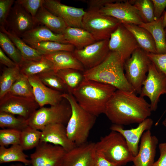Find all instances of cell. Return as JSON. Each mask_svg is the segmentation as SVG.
<instances>
[{"label": "cell", "mask_w": 166, "mask_h": 166, "mask_svg": "<svg viewBox=\"0 0 166 166\" xmlns=\"http://www.w3.org/2000/svg\"><path fill=\"white\" fill-rule=\"evenodd\" d=\"M150 104L135 92L117 89L108 101L105 114L114 124L138 123L151 114Z\"/></svg>", "instance_id": "1"}, {"label": "cell", "mask_w": 166, "mask_h": 166, "mask_svg": "<svg viewBox=\"0 0 166 166\" xmlns=\"http://www.w3.org/2000/svg\"><path fill=\"white\" fill-rule=\"evenodd\" d=\"M116 90L111 85L84 79L72 94L82 108L97 117L105 113L107 104Z\"/></svg>", "instance_id": "2"}, {"label": "cell", "mask_w": 166, "mask_h": 166, "mask_svg": "<svg viewBox=\"0 0 166 166\" xmlns=\"http://www.w3.org/2000/svg\"><path fill=\"white\" fill-rule=\"evenodd\" d=\"M124 63L118 54L110 51L101 63L85 70L84 79L108 84L117 89L135 92L126 77Z\"/></svg>", "instance_id": "3"}, {"label": "cell", "mask_w": 166, "mask_h": 166, "mask_svg": "<svg viewBox=\"0 0 166 166\" xmlns=\"http://www.w3.org/2000/svg\"><path fill=\"white\" fill-rule=\"evenodd\" d=\"M61 96L67 101L71 109V115L66 126L68 137L76 146L83 144L87 142L96 117L82 108L72 94L63 93Z\"/></svg>", "instance_id": "4"}, {"label": "cell", "mask_w": 166, "mask_h": 166, "mask_svg": "<svg viewBox=\"0 0 166 166\" xmlns=\"http://www.w3.org/2000/svg\"><path fill=\"white\" fill-rule=\"evenodd\" d=\"M96 151L111 162L117 166H125L132 162L134 156L126 140L119 132L113 131L101 137L95 143Z\"/></svg>", "instance_id": "5"}, {"label": "cell", "mask_w": 166, "mask_h": 166, "mask_svg": "<svg viewBox=\"0 0 166 166\" xmlns=\"http://www.w3.org/2000/svg\"><path fill=\"white\" fill-rule=\"evenodd\" d=\"M71 114L70 104L64 98L59 104L49 107H42L37 110L27 120L28 125L42 131L50 124H67Z\"/></svg>", "instance_id": "6"}, {"label": "cell", "mask_w": 166, "mask_h": 166, "mask_svg": "<svg viewBox=\"0 0 166 166\" xmlns=\"http://www.w3.org/2000/svg\"><path fill=\"white\" fill-rule=\"evenodd\" d=\"M121 24L118 20L101 13L99 9H88L82 20V27L96 41L109 39L111 34Z\"/></svg>", "instance_id": "7"}, {"label": "cell", "mask_w": 166, "mask_h": 166, "mask_svg": "<svg viewBox=\"0 0 166 166\" xmlns=\"http://www.w3.org/2000/svg\"><path fill=\"white\" fill-rule=\"evenodd\" d=\"M151 62L147 53L140 47L134 50L124 62L126 77L136 93H140Z\"/></svg>", "instance_id": "8"}, {"label": "cell", "mask_w": 166, "mask_h": 166, "mask_svg": "<svg viewBox=\"0 0 166 166\" xmlns=\"http://www.w3.org/2000/svg\"><path fill=\"white\" fill-rule=\"evenodd\" d=\"M164 94H166V76L151 62L140 96L149 98L151 111H155L157 109L160 96Z\"/></svg>", "instance_id": "9"}, {"label": "cell", "mask_w": 166, "mask_h": 166, "mask_svg": "<svg viewBox=\"0 0 166 166\" xmlns=\"http://www.w3.org/2000/svg\"><path fill=\"white\" fill-rule=\"evenodd\" d=\"M108 46L109 51L118 54L124 63L140 47L133 34L122 24L111 34Z\"/></svg>", "instance_id": "10"}, {"label": "cell", "mask_w": 166, "mask_h": 166, "mask_svg": "<svg viewBox=\"0 0 166 166\" xmlns=\"http://www.w3.org/2000/svg\"><path fill=\"white\" fill-rule=\"evenodd\" d=\"M99 10L104 15L116 19L123 24L140 26L143 23L138 10L129 0H117L106 5Z\"/></svg>", "instance_id": "11"}, {"label": "cell", "mask_w": 166, "mask_h": 166, "mask_svg": "<svg viewBox=\"0 0 166 166\" xmlns=\"http://www.w3.org/2000/svg\"><path fill=\"white\" fill-rule=\"evenodd\" d=\"M109 39L97 41L83 49H75L73 52L85 69L93 68L101 63L110 51Z\"/></svg>", "instance_id": "12"}, {"label": "cell", "mask_w": 166, "mask_h": 166, "mask_svg": "<svg viewBox=\"0 0 166 166\" xmlns=\"http://www.w3.org/2000/svg\"><path fill=\"white\" fill-rule=\"evenodd\" d=\"M66 152L60 146L40 142L30 155V166H61Z\"/></svg>", "instance_id": "13"}, {"label": "cell", "mask_w": 166, "mask_h": 166, "mask_svg": "<svg viewBox=\"0 0 166 166\" xmlns=\"http://www.w3.org/2000/svg\"><path fill=\"white\" fill-rule=\"evenodd\" d=\"M0 100V112L17 115L26 120L40 107L33 98L7 94Z\"/></svg>", "instance_id": "14"}, {"label": "cell", "mask_w": 166, "mask_h": 166, "mask_svg": "<svg viewBox=\"0 0 166 166\" xmlns=\"http://www.w3.org/2000/svg\"><path fill=\"white\" fill-rule=\"evenodd\" d=\"M43 6L61 18L67 26L82 28V20L86 12L83 8L67 6L58 0H44Z\"/></svg>", "instance_id": "15"}, {"label": "cell", "mask_w": 166, "mask_h": 166, "mask_svg": "<svg viewBox=\"0 0 166 166\" xmlns=\"http://www.w3.org/2000/svg\"><path fill=\"white\" fill-rule=\"evenodd\" d=\"M36 26L32 16L15 1L7 18L6 29L21 38Z\"/></svg>", "instance_id": "16"}, {"label": "cell", "mask_w": 166, "mask_h": 166, "mask_svg": "<svg viewBox=\"0 0 166 166\" xmlns=\"http://www.w3.org/2000/svg\"><path fill=\"white\" fill-rule=\"evenodd\" d=\"M95 143H86L76 146L66 152L61 166H94Z\"/></svg>", "instance_id": "17"}, {"label": "cell", "mask_w": 166, "mask_h": 166, "mask_svg": "<svg viewBox=\"0 0 166 166\" xmlns=\"http://www.w3.org/2000/svg\"><path fill=\"white\" fill-rule=\"evenodd\" d=\"M153 124V120L148 117L139 124L138 126L134 128L124 129L122 125L113 124L110 129L122 135L130 151L134 157L138 153L139 143L142 135L146 131L150 130Z\"/></svg>", "instance_id": "18"}, {"label": "cell", "mask_w": 166, "mask_h": 166, "mask_svg": "<svg viewBox=\"0 0 166 166\" xmlns=\"http://www.w3.org/2000/svg\"><path fill=\"white\" fill-rule=\"evenodd\" d=\"M158 140L150 130L144 132L141 138L137 154L134 157V166H152L154 162Z\"/></svg>", "instance_id": "19"}, {"label": "cell", "mask_w": 166, "mask_h": 166, "mask_svg": "<svg viewBox=\"0 0 166 166\" xmlns=\"http://www.w3.org/2000/svg\"><path fill=\"white\" fill-rule=\"evenodd\" d=\"M41 131V142L60 146L66 152L71 150L76 146L68 138L66 127L62 124H48Z\"/></svg>", "instance_id": "20"}, {"label": "cell", "mask_w": 166, "mask_h": 166, "mask_svg": "<svg viewBox=\"0 0 166 166\" xmlns=\"http://www.w3.org/2000/svg\"><path fill=\"white\" fill-rule=\"evenodd\" d=\"M28 77L32 87L34 99L40 108L46 105H56L63 99V93L46 86L37 75Z\"/></svg>", "instance_id": "21"}, {"label": "cell", "mask_w": 166, "mask_h": 166, "mask_svg": "<svg viewBox=\"0 0 166 166\" xmlns=\"http://www.w3.org/2000/svg\"><path fill=\"white\" fill-rule=\"evenodd\" d=\"M21 38L27 44L48 41L67 44L62 34L55 33L40 25L26 32Z\"/></svg>", "instance_id": "22"}, {"label": "cell", "mask_w": 166, "mask_h": 166, "mask_svg": "<svg viewBox=\"0 0 166 166\" xmlns=\"http://www.w3.org/2000/svg\"><path fill=\"white\" fill-rule=\"evenodd\" d=\"M53 64L54 71L64 69H73L84 71L85 68L76 58L73 52L60 51L43 55Z\"/></svg>", "instance_id": "23"}, {"label": "cell", "mask_w": 166, "mask_h": 166, "mask_svg": "<svg viewBox=\"0 0 166 166\" xmlns=\"http://www.w3.org/2000/svg\"><path fill=\"white\" fill-rule=\"evenodd\" d=\"M62 34L66 43L81 49L96 41L93 35L81 28L67 26Z\"/></svg>", "instance_id": "24"}, {"label": "cell", "mask_w": 166, "mask_h": 166, "mask_svg": "<svg viewBox=\"0 0 166 166\" xmlns=\"http://www.w3.org/2000/svg\"><path fill=\"white\" fill-rule=\"evenodd\" d=\"M34 19L37 25L45 26L57 34H62L67 27L61 18L50 12L43 6L39 9Z\"/></svg>", "instance_id": "25"}, {"label": "cell", "mask_w": 166, "mask_h": 166, "mask_svg": "<svg viewBox=\"0 0 166 166\" xmlns=\"http://www.w3.org/2000/svg\"><path fill=\"white\" fill-rule=\"evenodd\" d=\"M123 25L133 34L140 48L147 53H157L155 42L148 31L134 24Z\"/></svg>", "instance_id": "26"}, {"label": "cell", "mask_w": 166, "mask_h": 166, "mask_svg": "<svg viewBox=\"0 0 166 166\" xmlns=\"http://www.w3.org/2000/svg\"><path fill=\"white\" fill-rule=\"evenodd\" d=\"M163 15L151 22L143 23L139 26L145 28L151 34L155 42L157 53H166V40Z\"/></svg>", "instance_id": "27"}, {"label": "cell", "mask_w": 166, "mask_h": 166, "mask_svg": "<svg viewBox=\"0 0 166 166\" xmlns=\"http://www.w3.org/2000/svg\"><path fill=\"white\" fill-rule=\"evenodd\" d=\"M0 31L6 34L21 52L24 61L39 60L43 55L38 50L26 43L20 37L3 26H0Z\"/></svg>", "instance_id": "28"}, {"label": "cell", "mask_w": 166, "mask_h": 166, "mask_svg": "<svg viewBox=\"0 0 166 166\" xmlns=\"http://www.w3.org/2000/svg\"><path fill=\"white\" fill-rule=\"evenodd\" d=\"M19 66L21 74L27 77L45 72L54 70L53 64L44 55L39 60L24 61Z\"/></svg>", "instance_id": "29"}, {"label": "cell", "mask_w": 166, "mask_h": 166, "mask_svg": "<svg viewBox=\"0 0 166 166\" xmlns=\"http://www.w3.org/2000/svg\"><path fill=\"white\" fill-rule=\"evenodd\" d=\"M23 149L19 144L12 145L8 148L0 147V163L19 162L26 165H30V160L23 152Z\"/></svg>", "instance_id": "30"}, {"label": "cell", "mask_w": 166, "mask_h": 166, "mask_svg": "<svg viewBox=\"0 0 166 166\" xmlns=\"http://www.w3.org/2000/svg\"><path fill=\"white\" fill-rule=\"evenodd\" d=\"M21 73L18 65L13 68H5L0 77V99L9 92Z\"/></svg>", "instance_id": "31"}, {"label": "cell", "mask_w": 166, "mask_h": 166, "mask_svg": "<svg viewBox=\"0 0 166 166\" xmlns=\"http://www.w3.org/2000/svg\"><path fill=\"white\" fill-rule=\"evenodd\" d=\"M81 72L68 69H60L56 72L66 86L68 93L72 94L84 79L83 73Z\"/></svg>", "instance_id": "32"}, {"label": "cell", "mask_w": 166, "mask_h": 166, "mask_svg": "<svg viewBox=\"0 0 166 166\" xmlns=\"http://www.w3.org/2000/svg\"><path fill=\"white\" fill-rule=\"evenodd\" d=\"M41 131L28 125L20 133V145L24 150L36 147L40 142Z\"/></svg>", "instance_id": "33"}, {"label": "cell", "mask_w": 166, "mask_h": 166, "mask_svg": "<svg viewBox=\"0 0 166 166\" xmlns=\"http://www.w3.org/2000/svg\"><path fill=\"white\" fill-rule=\"evenodd\" d=\"M27 44L43 55L62 51L73 52L75 49L72 45L51 41Z\"/></svg>", "instance_id": "34"}, {"label": "cell", "mask_w": 166, "mask_h": 166, "mask_svg": "<svg viewBox=\"0 0 166 166\" xmlns=\"http://www.w3.org/2000/svg\"><path fill=\"white\" fill-rule=\"evenodd\" d=\"M36 75L48 87L62 93H68L66 86L54 70L45 72Z\"/></svg>", "instance_id": "35"}, {"label": "cell", "mask_w": 166, "mask_h": 166, "mask_svg": "<svg viewBox=\"0 0 166 166\" xmlns=\"http://www.w3.org/2000/svg\"><path fill=\"white\" fill-rule=\"evenodd\" d=\"M0 45L10 58L19 66L24 61L19 50L5 33L0 31Z\"/></svg>", "instance_id": "36"}, {"label": "cell", "mask_w": 166, "mask_h": 166, "mask_svg": "<svg viewBox=\"0 0 166 166\" xmlns=\"http://www.w3.org/2000/svg\"><path fill=\"white\" fill-rule=\"evenodd\" d=\"M27 120L21 117L17 118L14 115L0 112V127L21 132L28 125Z\"/></svg>", "instance_id": "37"}, {"label": "cell", "mask_w": 166, "mask_h": 166, "mask_svg": "<svg viewBox=\"0 0 166 166\" xmlns=\"http://www.w3.org/2000/svg\"><path fill=\"white\" fill-rule=\"evenodd\" d=\"M7 94L34 99L32 87L28 77L22 74L14 83Z\"/></svg>", "instance_id": "38"}, {"label": "cell", "mask_w": 166, "mask_h": 166, "mask_svg": "<svg viewBox=\"0 0 166 166\" xmlns=\"http://www.w3.org/2000/svg\"><path fill=\"white\" fill-rule=\"evenodd\" d=\"M138 10L143 23H148L156 20L151 0H129Z\"/></svg>", "instance_id": "39"}, {"label": "cell", "mask_w": 166, "mask_h": 166, "mask_svg": "<svg viewBox=\"0 0 166 166\" xmlns=\"http://www.w3.org/2000/svg\"><path fill=\"white\" fill-rule=\"evenodd\" d=\"M19 131L12 129H5L0 130V145L7 146L10 145L20 144Z\"/></svg>", "instance_id": "40"}, {"label": "cell", "mask_w": 166, "mask_h": 166, "mask_svg": "<svg viewBox=\"0 0 166 166\" xmlns=\"http://www.w3.org/2000/svg\"><path fill=\"white\" fill-rule=\"evenodd\" d=\"M15 2L21 6L34 19L39 9L43 6L44 0H17Z\"/></svg>", "instance_id": "41"}, {"label": "cell", "mask_w": 166, "mask_h": 166, "mask_svg": "<svg viewBox=\"0 0 166 166\" xmlns=\"http://www.w3.org/2000/svg\"><path fill=\"white\" fill-rule=\"evenodd\" d=\"M15 2L14 0H0V26L6 27L7 18Z\"/></svg>", "instance_id": "42"}, {"label": "cell", "mask_w": 166, "mask_h": 166, "mask_svg": "<svg viewBox=\"0 0 166 166\" xmlns=\"http://www.w3.org/2000/svg\"><path fill=\"white\" fill-rule=\"evenodd\" d=\"M147 54L157 69L166 76V53H147Z\"/></svg>", "instance_id": "43"}, {"label": "cell", "mask_w": 166, "mask_h": 166, "mask_svg": "<svg viewBox=\"0 0 166 166\" xmlns=\"http://www.w3.org/2000/svg\"><path fill=\"white\" fill-rule=\"evenodd\" d=\"M153 3L154 14L156 20L162 15L166 7V0H151Z\"/></svg>", "instance_id": "44"}, {"label": "cell", "mask_w": 166, "mask_h": 166, "mask_svg": "<svg viewBox=\"0 0 166 166\" xmlns=\"http://www.w3.org/2000/svg\"><path fill=\"white\" fill-rule=\"evenodd\" d=\"M160 155L158 160L152 166H166V143L160 144L158 146Z\"/></svg>", "instance_id": "45"}, {"label": "cell", "mask_w": 166, "mask_h": 166, "mask_svg": "<svg viewBox=\"0 0 166 166\" xmlns=\"http://www.w3.org/2000/svg\"><path fill=\"white\" fill-rule=\"evenodd\" d=\"M117 0H83L87 3L89 9H96L99 10L106 5L117 1Z\"/></svg>", "instance_id": "46"}, {"label": "cell", "mask_w": 166, "mask_h": 166, "mask_svg": "<svg viewBox=\"0 0 166 166\" xmlns=\"http://www.w3.org/2000/svg\"><path fill=\"white\" fill-rule=\"evenodd\" d=\"M94 166H117L106 159L101 153L96 151Z\"/></svg>", "instance_id": "47"}, {"label": "cell", "mask_w": 166, "mask_h": 166, "mask_svg": "<svg viewBox=\"0 0 166 166\" xmlns=\"http://www.w3.org/2000/svg\"><path fill=\"white\" fill-rule=\"evenodd\" d=\"M0 62L7 68H13L18 65L8 57L1 48H0Z\"/></svg>", "instance_id": "48"}, {"label": "cell", "mask_w": 166, "mask_h": 166, "mask_svg": "<svg viewBox=\"0 0 166 166\" xmlns=\"http://www.w3.org/2000/svg\"><path fill=\"white\" fill-rule=\"evenodd\" d=\"M162 15L163 16V25L164 27L165 28L166 27V11H164Z\"/></svg>", "instance_id": "49"}, {"label": "cell", "mask_w": 166, "mask_h": 166, "mask_svg": "<svg viewBox=\"0 0 166 166\" xmlns=\"http://www.w3.org/2000/svg\"><path fill=\"white\" fill-rule=\"evenodd\" d=\"M162 124L164 127H166V117L163 121L162 122Z\"/></svg>", "instance_id": "50"}, {"label": "cell", "mask_w": 166, "mask_h": 166, "mask_svg": "<svg viewBox=\"0 0 166 166\" xmlns=\"http://www.w3.org/2000/svg\"><path fill=\"white\" fill-rule=\"evenodd\" d=\"M9 166H23L21 164H12Z\"/></svg>", "instance_id": "51"}, {"label": "cell", "mask_w": 166, "mask_h": 166, "mask_svg": "<svg viewBox=\"0 0 166 166\" xmlns=\"http://www.w3.org/2000/svg\"><path fill=\"white\" fill-rule=\"evenodd\" d=\"M166 112V109L164 111V113H163L162 114V116H161V117H160V118L159 119V120L157 122V123H158L160 121V120L161 119V117H163V116L164 115V114Z\"/></svg>", "instance_id": "52"}, {"label": "cell", "mask_w": 166, "mask_h": 166, "mask_svg": "<svg viewBox=\"0 0 166 166\" xmlns=\"http://www.w3.org/2000/svg\"><path fill=\"white\" fill-rule=\"evenodd\" d=\"M164 31H165V38H166V27L164 28Z\"/></svg>", "instance_id": "53"}, {"label": "cell", "mask_w": 166, "mask_h": 166, "mask_svg": "<svg viewBox=\"0 0 166 166\" xmlns=\"http://www.w3.org/2000/svg\"><path fill=\"white\" fill-rule=\"evenodd\" d=\"M133 166H134V165Z\"/></svg>", "instance_id": "54"}]
</instances>
